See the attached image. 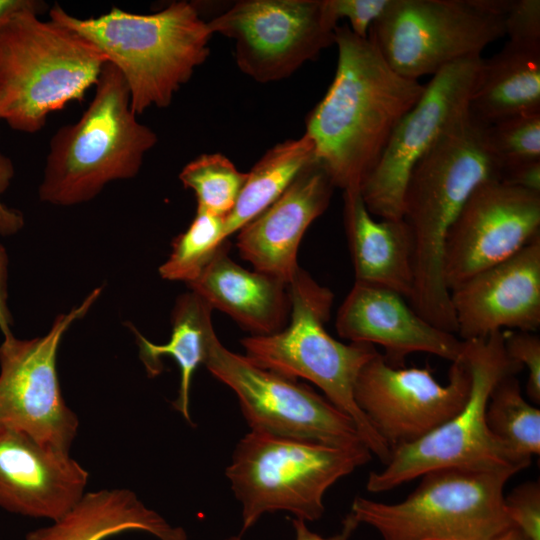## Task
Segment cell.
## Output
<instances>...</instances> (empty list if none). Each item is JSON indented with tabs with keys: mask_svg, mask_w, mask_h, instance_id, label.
<instances>
[{
	"mask_svg": "<svg viewBox=\"0 0 540 540\" xmlns=\"http://www.w3.org/2000/svg\"><path fill=\"white\" fill-rule=\"evenodd\" d=\"M334 44L335 75L308 113L305 134L335 188L360 190L425 84L394 71L376 45L355 35L346 23L336 26Z\"/></svg>",
	"mask_w": 540,
	"mask_h": 540,
	"instance_id": "cell-1",
	"label": "cell"
},
{
	"mask_svg": "<svg viewBox=\"0 0 540 540\" xmlns=\"http://www.w3.org/2000/svg\"><path fill=\"white\" fill-rule=\"evenodd\" d=\"M486 127L467 111L448 126L413 167L403 195L402 218L413 240V289L408 302L421 316L451 312L443 277L448 231L480 184L499 180Z\"/></svg>",
	"mask_w": 540,
	"mask_h": 540,
	"instance_id": "cell-2",
	"label": "cell"
},
{
	"mask_svg": "<svg viewBox=\"0 0 540 540\" xmlns=\"http://www.w3.org/2000/svg\"><path fill=\"white\" fill-rule=\"evenodd\" d=\"M49 17L92 43L120 71L136 115L171 104L174 94L208 58L213 35L196 6L187 1L150 14L113 7L86 19L55 4Z\"/></svg>",
	"mask_w": 540,
	"mask_h": 540,
	"instance_id": "cell-3",
	"label": "cell"
},
{
	"mask_svg": "<svg viewBox=\"0 0 540 540\" xmlns=\"http://www.w3.org/2000/svg\"><path fill=\"white\" fill-rule=\"evenodd\" d=\"M157 141L137 120L122 74L107 62L81 117L50 140L40 199L60 206L88 201L107 183L134 177Z\"/></svg>",
	"mask_w": 540,
	"mask_h": 540,
	"instance_id": "cell-4",
	"label": "cell"
},
{
	"mask_svg": "<svg viewBox=\"0 0 540 540\" xmlns=\"http://www.w3.org/2000/svg\"><path fill=\"white\" fill-rule=\"evenodd\" d=\"M288 288L291 311L287 325L272 335L243 338L245 357L263 369L315 384L353 420L363 444L386 464L391 450L354 398L360 370L379 352L368 343H342L326 331L333 293L300 267Z\"/></svg>",
	"mask_w": 540,
	"mask_h": 540,
	"instance_id": "cell-5",
	"label": "cell"
},
{
	"mask_svg": "<svg viewBox=\"0 0 540 540\" xmlns=\"http://www.w3.org/2000/svg\"><path fill=\"white\" fill-rule=\"evenodd\" d=\"M40 13L21 11L0 31V120L24 133L81 102L108 62L92 43Z\"/></svg>",
	"mask_w": 540,
	"mask_h": 540,
	"instance_id": "cell-6",
	"label": "cell"
},
{
	"mask_svg": "<svg viewBox=\"0 0 540 540\" xmlns=\"http://www.w3.org/2000/svg\"><path fill=\"white\" fill-rule=\"evenodd\" d=\"M364 444L336 446L251 430L239 440L226 476L242 506V533L266 513L319 520L323 497L339 479L371 460Z\"/></svg>",
	"mask_w": 540,
	"mask_h": 540,
	"instance_id": "cell-7",
	"label": "cell"
},
{
	"mask_svg": "<svg viewBox=\"0 0 540 540\" xmlns=\"http://www.w3.org/2000/svg\"><path fill=\"white\" fill-rule=\"evenodd\" d=\"M464 343L471 373L466 403L426 436L395 448L385 467L369 474L366 483L369 492L391 490L435 469L462 468L516 474L530 465L531 458L508 448L493 435L486 421L494 386L502 378L516 375L523 369L508 356L503 331Z\"/></svg>",
	"mask_w": 540,
	"mask_h": 540,
	"instance_id": "cell-8",
	"label": "cell"
},
{
	"mask_svg": "<svg viewBox=\"0 0 540 540\" xmlns=\"http://www.w3.org/2000/svg\"><path fill=\"white\" fill-rule=\"evenodd\" d=\"M514 474L462 468L431 470L398 503L356 497L349 516L382 540H487L512 526L504 487Z\"/></svg>",
	"mask_w": 540,
	"mask_h": 540,
	"instance_id": "cell-9",
	"label": "cell"
},
{
	"mask_svg": "<svg viewBox=\"0 0 540 540\" xmlns=\"http://www.w3.org/2000/svg\"><path fill=\"white\" fill-rule=\"evenodd\" d=\"M508 0H391L369 31L385 61L413 80L435 75L505 36Z\"/></svg>",
	"mask_w": 540,
	"mask_h": 540,
	"instance_id": "cell-10",
	"label": "cell"
},
{
	"mask_svg": "<svg viewBox=\"0 0 540 540\" xmlns=\"http://www.w3.org/2000/svg\"><path fill=\"white\" fill-rule=\"evenodd\" d=\"M203 365L233 390L253 431L336 446L363 444L353 420L326 397L228 350L216 333Z\"/></svg>",
	"mask_w": 540,
	"mask_h": 540,
	"instance_id": "cell-11",
	"label": "cell"
},
{
	"mask_svg": "<svg viewBox=\"0 0 540 540\" xmlns=\"http://www.w3.org/2000/svg\"><path fill=\"white\" fill-rule=\"evenodd\" d=\"M101 289L78 307L58 316L43 337L17 339L4 334L0 344V430L23 433L50 448L69 452L78 419L66 405L57 377L56 354L70 324L83 317Z\"/></svg>",
	"mask_w": 540,
	"mask_h": 540,
	"instance_id": "cell-12",
	"label": "cell"
},
{
	"mask_svg": "<svg viewBox=\"0 0 540 540\" xmlns=\"http://www.w3.org/2000/svg\"><path fill=\"white\" fill-rule=\"evenodd\" d=\"M235 42L238 68L259 83L279 81L334 44L338 25L324 0H240L207 21Z\"/></svg>",
	"mask_w": 540,
	"mask_h": 540,
	"instance_id": "cell-13",
	"label": "cell"
},
{
	"mask_svg": "<svg viewBox=\"0 0 540 540\" xmlns=\"http://www.w3.org/2000/svg\"><path fill=\"white\" fill-rule=\"evenodd\" d=\"M470 388L464 351L452 362L446 385L437 382L430 366L393 367L378 353L360 370L354 398L392 452L453 417L466 403Z\"/></svg>",
	"mask_w": 540,
	"mask_h": 540,
	"instance_id": "cell-14",
	"label": "cell"
},
{
	"mask_svg": "<svg viewBox=\"0 0 540 540\" xmlns=\"http://www.w3.org/2000/svg\"><path fill=\"white\" fill-rule=\"evenodd\" d=\"M483 58L456 61L433 75L416 104L394 129L379 162L360 187L372 216L402 218L409 175L443 131L468 109Z\"/></svg>",
	"mask_w": 540,
	"mask_h": 540,
	"instance_id": "cell-15",
	"label": "cell"
},
{
	"mask_svg": "<svg viewBox=\"0 0 540 540\" xmlns=\"http://www.w3.org/2000/svg\"><path fill=\"white\" fill-rule=\"evenodd\" d=\"M540 235V193L487 181L470 194L445 242L443 277L449 292L513 256Z\"/></svg>",
	"mask_w": 540,
	"mask_h": 540,
	"instance_id": "cell-16",
	"label": "cell"
},
{
	"mask_svg": "<svg viewBox=\"0 0 540 540\" xmlns=\"http://www.w3.org/2000/svg\"><path fill=\"white\" fill-rule=\"evenodd\" d=\"M458 338L540 327V235L508 259L450 290Z\"/></svg>",
	"mask_w": 540,
	"mask_h": 540,
	"instance_id": "cell-17",
	"label": "cell"
},
{
	"mask_svg": "<svg viewBox=\"0 0 540 540\" xmlns=\"http://www.w3.org/2000/svg\"><path fill=\"white\" fill-rule=\"evenodd\" d=\"M338 335L350 342L384 348V360L404 367L407 355L423 352L451 362L465 343L415 312L400 294L380 286L355 282L337 312Z\"/></svg>",
	"mask_w": 540,
	"mask_h": 540,
	"instance_id": "cell-18",
	"label": "cell"
},
{
	"mask_svg": "<svg viewBox=\"0 0 540 540\" xmlns=\"http://www.w3.org/2000/svg\"><path fill=\"white\" fill-rule=\"evenodd\" d=\"M87 481L69 452L0 430V507L6 511L54 521L85 494Z\"/></svg>",
	"mask_w": 540,
	"mask_h": 540,
	"instance_id": "cell-19",
	"label": "cell"
},
{
	"mask_svg": "<svg viewBox=\"0 0 540 540\" xmlns=\"http://www.w3.org/2000/svg\"><path fill=\"white\" fill-rule=\"evenodd\" d=\"M334 188L317 159L308 164L274 203L238 231L240 256L254 270L289 283L299 269L300 242L328 208Z\"/></svg>",
	"mask_w": 540,
	"mask_h": 540,
	"instance_id": "cell-20",
	"label": "cell"
},
{
	"mask_svg": "<svg viewBox=\"0 0 540 540\" xmlns=\"http://www.w3.org/2000/svg\"><path fill=\"white\" fill-rule=\"evenodd\" d=\"M188 286L212 309L229 315L251 336L275 334L289 321L288 283L237 264L228 255L226 241Z\"/></svg>",
	"mask_w": 540,
	"mask_h": 540,
	"instance_id": "cell-21",
	"label": "cell"
},
{
	"mask_svg": "<svg viewBox=\"0 0 540 540\" xmlns=\"http://www.w3.org/2000/svg\"><path fill=\"white\" fill-rule=\"evenodd\" d=\"M343 220L355 282L392 290L405 299L413 289V240L403 218L376 220L359 189L343 191Z\"/></svg>",
	"mask_w": 540,
	"mask_h": 540,
	"instance_id": "cell-22",
	"label": "cell"
},
{
	"mask_svg": "<svg viewBox=\"0 0 540 540\" xmlns=\"http://www.w3.org/2000/svg\"><path fill=\"white\" fill-rule=\"evenodd\" d=\"M140 531L159 540H188L182 527L172 526L148 508L129 489H102L85 493L50 526L34 530L26 540H106Z\"/></svg>",
	"mask_w": 540,
	"mask_h": 540,
	"instance_id": "cell-23",
	"label": "cell"
},
{
	"mask_svg": "<svg viewBox=\"0 0 540 540\" xmlns=\"http://www.w3.org/2000/svg\"><path fill=\"white\" fill-rule=\"evenodd\" d=\"M468 112L485 126L540 112V50L507 41L499 52L483 59Z\"/></svg>",
	"mask_w": 540,
	"mask_h": 540,
	"instance_id": "cell-24",
	"label": "cell"
},
{
	"mask_svg": "<svg viewBox=\"0 0 540 540\" xmlns=\"http://www.w3.org/2000/svg\"><path fill=\"white\" fill-rule=\"evenodd\" d=\"M212 307L191 291L181 295L172 313V333L166 344H155L135 331L140 359L147 373L153 377L162 370V356H171L180 369L178 397L174 408L191 423L189 412L190 388L195 370L204 364L207 345L215 333Z\"/></svg>",
	"mask_w": 540,
	"mask_h": 540,
	"instance_id": "cell-25",
	"label": "cell"
},
{
	"mask_svg": "<svg viewBox=\"0 0 540 540\" xmlns=\"http://www.w3.org/2000/svg\"><path fill=\"white\" fill-rule=\"evenodd\" d=\"M314 160V143L305 133L298 139H288L268 149L247 172L236 204L225 218L226 239L274 203L300 171Z\"/></svg>",
	"mask_w": 540,
	"mask_h": 540,
	"instance_id": "cell-26",
	"label": "cell"
},
{
	"mask_svg": "<svg viewBox=\"0 0 540 540\" xmlns=\"http://www.w3.org/2000/svg\"><path fill=\"white\" fill-rule=\"evenodd\" d=\"M489 430L516 454L540 453V410L522 396L516 375L502 378L493 388L486 410Z\"/></svg>",
	"mask_w": 540,
	"mask_h": 540,
	"instance_id": "cell-27",
	"label": "cell"
},
{
	"mask_svg": "<svg viewBox=\"0 0 540 540\" xmlns=\"http://www.w3.org/2000/svg\"><path fill=\"white\" fill-rule=\"evenodd\" d=\"M246 178L247 173L220 153L196 157L179 174L183 186L194 192L197 210L225 218L234 208Z\"/></svg>",
	"mask_w": 540,
	"mask_h": 540,
	"instance_id": "cell-28",
	"label": "cell"
},
{
	"mask_svg": "<svg viewBox=\"0 0 540 540\" xmlns=\"http://www.w3.org/2000/svg\"><path fill=\"white\" fill-rule=\"evenodd\" d=\"M224 224L225 217L196 210L186 231L173 240L171 254L159 268L161 277L187 285L196 280L226 241Z\"/></svg>",
	"mask_w": 540,
	"mask_h": 540,
	"instance_id": "cell-29",
	"label": "cell"
},
{
	"mask_svg": "<svg viewBox=\"0 0 540 540\" xmlns=\"http://www.w3.org/2000/svg\"><path fill=\"white\" fill-rule=\"evenodd\" d=\"M498 165L540 160V112L513 116L486 127Z\"/></svg>",
	"mask_w": 540,
	"mask_h": 540,
	"instance_id": "cell-30",
	"label": "cell"
},
{
	"mask_svg": "<svg viewBox=\"0 0 540 540\" xmlns=\"http://www.w3.org/2000/svg\"><path fill=\"white\" fill-rule=\"evenodd\" d=\"M505 507L513 527L528 540H540V484L528 481L505 496Z\"/></svg>",
	"mask_w": 540,
	"mask_h": 540,
	"instance_id": "cell-31",
	"label": "cell"
},
{
	"mask_svg": "<svg viewBox=\"0 0 540 540\" xmlns=\"http://www.w3.org/2000/svg\"><path fill=\"white\" fill-rule=\"evenodd\" d=\"M508 356L528 371L526 393L534 404L540 403V337L535 332L503 330Z\"/></svg>",
	"mask_w": 540,
	"mask_h": 540,
	"instance_id": "cell-32",
	"label": "cell"
},
{
	"mask_svg": "<svg viewBox=\"0 0 540 540\" xmlns=\"http://www.w3.org/2000/svg\"><path fill=\"white\" fill-rule=\"evenodd\" d=\"M504 28L509 42L540 50V1L508 0Z\"/></svg>",
	"mask_w": 540,
	"mask_h": 540,
	"instance_id": "cell-33",
	"label": "cell"
},
{
	"mask_svg": "<svg viewBox=\"0 0 540 540\" xmlns=\"http://www.w3.org/2000/svg\"><path fill=\"white\" fill-rule=\"evenodd\" d=\"M391 0H324L327 12L337 23L348 20V27L357 36L368 38L373 24L387 10Z\"/></svg>",
	"mask_w": 540,
	"mask_h": 540,
	"instance_id": "cell-34",
	"label": "cell"
},
{
	"mask_svg": "<svg viewBox=\"0 0 540 540\" xmlns=\"http://www.w3.org/2000/svg\"><path fill=\"white\" fill-rule=\"evenodd\" d=\"M499 182L540 193V160L499 166Z\"/></svg>",
	"mask_w": 540,
	"mask_h": 540,
	"instance_id": "cell-35",
	"label": "cell"
},
{
	"mask_svg": "<svg viewBox=\"0 0 540 540\" xmlns=\"http://www.w3.org/2000/svg\"><path fill=\"white\" fill-rule=\"evenodd\" d=\"M14 176L12 161L0 153V195L9 187ZM24 223L22 214L8 208L0 201V234L4 236L18 232Z\"/></svg>",
	"mask_w": 540,
	"mask_h": 540,
	"instance_id": "cell-36",
	"label": "cell"
},
{
	"mask_svg": "<svg viewBox=\"0 0 540 540\" xmlns=\"http://www.w3.org/2000/svg\"><path fill=\"white\" fill-rule=\"evenodd\" d=\"M292 525L295 531V540H349L351 534L359 526L349 515L343 521L342 530L329 537L313 532L304 520L293 518Z\"/></svg>",
	"mask_w": 540,
	"mask_h": 540,
	"instance_id": "cell-37",
	"label": "cell"
},
{
	"mask_svg": "<svg viewBox=\"0 0 540 540\" xmlns=\"http://www.w3.org/2000/svg\"><path fill=\"white\" fill-rule=\"evenodd\" d=\"M8 256L0 244V330L3 335L11 332L12 318L7 305Z\"/></svg>",
	"mask_w": 540,
	"mask_h": 540,
	"instance_id": "cell-38",
	"label": "cell"
},
{
	"mask_svg": "<svg viewBox=\"0 0 540 540\" xmlns=\"http://www.w3.org/2000/svg\"><path fill=\"white\" fill-rule=\"evenodd\" d=\"M46 4L35 0H0V31L17 13L24 10L43 12Z\"/></svg>",
	"mask_w": 540,
	"mask_h": 540,
	"instance_id": "cell-39",
	"label": "cell"
},
{
	"mask_svg": "<svg viewBox=\"0 0 540 540\" xmlns=\"http://www.w3.org/2000/svg\"><path fill=\"white\" fill-rule=\"evenodd\" d=\"M487 540H528L518 529L513 526L508 527L504 531L494 535Z\"/></svg>",
	"mask_w": 540,
	"mask_h": 540,
	"instance_id": "cell-40",
	"label": "cell"
},
{
	"mask_svg": "<svg viewBox=\"0 0 540 540\" xmlns=\"http://www.w3.org/2000/svg\"><path fill=\"white\" fill-rule=\"evenodd\" d=\"M226 540H241V536L238 535V536H231L229 538H227Z\"/></svg>",
	"mask_w": 540,
	"mask_h": 540,
	"instance_id": "cell-41",
	"label": "cell"
}]
</instances>
